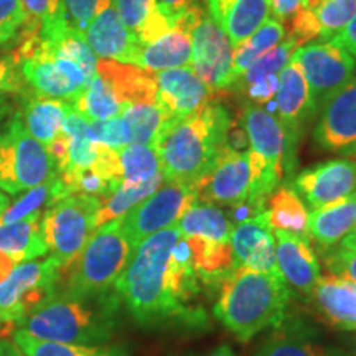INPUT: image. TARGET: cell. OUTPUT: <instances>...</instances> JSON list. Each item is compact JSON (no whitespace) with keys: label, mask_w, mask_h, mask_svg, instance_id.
Returning <instances> with one entry per match:
<instances>
[{"label":"cell","mask_w":356,"mask_h":356,"mask_svg":"<svg viewBox=\"0 0 356 356\" xmlns=\"http://www.w3.org/2000/svg\"><path fill=\"white\" fill-rule=\"evenodd\" d=\"M340 246L356 252V231H351V233L346 234L345 238L340 241Z\"/></svg>","instance_id":"55"},{"label":"cell","mask_w":356,"mask_h":356,"mask_svg":"<svg viewBox=\"0 0 356 356\" xmlns=\"http://www.w3.org/2000/svg\"><path fill=\"white\" fill-rule=\"evenodd\" d=\"M0 356H29L13 340H0Z\"/></svg>","instance_id":"54"},{"label":"cell","mask_w":356,"mask_h":356,"mask_svg":"<svg viewBox=\"0 0 356 356\" xmlns=\"http://www.w3.org/2000/svg\"><path fill=\"white\" fill-rule=\"evenodd\" d=\"M96 73L108 79L124 106L134 102H155L157 99V81L152 71L99 58Z\"/></svg>","instance_id":"24"},{"label":"cell","mask_w":356,"mask_h":356,"mask_svg":"<svg viewBox=\"0 0 356 356\" xmlns=\"http://www.w3.org/2000/svg\"><path fill=\"white\" fill-rule=\"evenodd\" d=\"M181 233L177 225L144 239L126 269L115 280L114 291L131 315L142 325H157L168 320H200L202 315L186 310L173 299L168 289V259Z\"/></svg>","instance_id":"1"},{"label":"cell","mask_w":356,"mask_h":356,"mask_svg":"<svg viewBox=\"0 0 356 356\" xmlns=\"http://www.w3.org/2000/svg\"><path fill=\"white\" fill-rule=\"evenodd\" d=\"M229 241L236 267L266 274L280 273L275 259L274 231L267 221L266 211L234 225Z\"/></svg>","instance_id":"18"},{"label":"cell","mask_w":356,"mask_h":356,"mask_svg":"<svg viewBox=\"0 0 356 356\" xmlns=\"http://www.w3.org/2000/svg\"><path fill=\"white\" fill-rule=\"evenodd\" d=\"M13 341L29 356H127L122 350L99 345H71L38 340L24 330H17Z\"/></svg>","instance_id":"38"},{"label":"cell","mask_w":356,"mask_h":356,"mask_svg":"<svg viewBox=\"0 0 356 356\" xmlns=\"http://www.w3.org/2000/svg\"><path fill=\"white\" fill-rule=\"evenodd\" d=\"M71 109L73 102L66 99L32 95L22 99L20 115L30 136L48 147L61 134L65 118Z\"/></svg>","instance_id":"25"},{"label":"cell","mask_w":356,"mask_h":356,"mask_svg":"<svg viewBox=\"0 0 356 356\" xmlns=\"http://www.w3.org/2000/svg\"><path fill=\"white\" fill-rule=\"evenodd\" d=\"M330 42L338 44V47H341L343 50L348 51L351 56L356 58V15L335 35V37L330 38Z\"/></svg>","instance_id":"51"},{"label":"cell","mask_w":356,"mask_h":356,"mask_svg":"<svg viewBox=\"0 0 356 356\" xmlns=\"http://www.w3.org/2000/svg\"><path fill=\"white\" fill-rule=\"evenodd\" d=\"M207 356H236V355H234V351H233V348H231V346L221 345L213 351H210V353H208Z\"/></svg>","instance_id":"56"},{"label":"cell","mask_w":356,"mask_h":356,"mask_svg":"<svg viewBox=\"0 0 356 356\" xmlns=\"http://www.w3.org/2000/svg\"><path fill=\"white\" fill-rule=\"evenodd\" d=\"M327 356H351V355L346 353L345 350L335 348V346H332V348L327 350Z\"/></svg>","instance_id":"58"},{"label":"cell","mask_w":356,"mask_h":356,"mask_svg":"<svg viewBox=\"0 0 356 356\" xmlns=\"http://www.w3.org/2000/svg\"><path fill=\"white\" fill-rule=\"evenodd\" d=\"M113 2L114 0H63L66 15H68L71 25L81 33H84V30L96 17V13Z\"/></svg>","instance_id":"46"},{"label":"cell","mask_w":356,"mask_h":356,"mask_svg":"<svg viewBox=\"0 0 356 356\" xmlns=\"http://www.w3.org/2000/svg\"><path fill=\"white\" fill-rule=\"evenodd\" d=\"M122 184H142L162 175L159 155L152 145H126L119 149Z\"/></svg>","instance_id":"39"},{"label":"cell","mask_w":356,"mask_h":356,"mask_svg":"<svg viewBox=\"0 0 356 356\" xmlns=\"http://www.w3.org/2000/svg\"><path fill=\"white\" fill-rule=\"evenodd\" d=\"M208 15L228 35L233 47L251 37L270 17L269 0H204Z\"/></svg>","instance_id":"22"},{"label":"cell","mask_w":356,"mask_h":356,"mask_svg":"<svg viewBox=\"0 0 356 356\" xmlns=\"http://www.w3.org/2000/svg\"><path fill=\"white\" fill-rule=\"evenodd\" d=\"M353 231H356V226H355V229H353Z\"/></svg>","instance_id":"60"},{"label":"cell","mask_w":356,"mask_h":356,"mask_svg":"<svg viewBox=\"0 0 356 356\" xmlns=\"http://www.w3.org/2000/svg\"><path fill=\"white\" fill-rule=\"evenodd\" d=\"M102 200L92 195L71 193L44 208L42 231L50 256L66 269L78 259L97 229Z\"/></svg>","instance_id":"7"},{"label":"cell","mask_w":356,"mask_h":356,"mask_svg":"<svg viewBox=\"0 0 356 356\" xmlns=\"http://www.w3.org/2000/svg\"><path fill=\"white\" fill-rule=\"evenodd\" d=\"M8 207H10V202H8V198L0 191V218L3 216V213L7 211Z\"/></svg>","instance_id":"57"},{"label":"cell","mask_w":356,"mask_h":356,"mask_svg":"<svg viewBox=\"0 0 356 356\" xmlns=\"http://www.w3.org/2000/svg\"><path fill=\"white\" fill-rule=\"evenodd\" d=\"M163 175H159L152 178V180L142 181V184H121L118 190L108 198L102 200L101 210L97 213V228L106 222L118 220L132 210L136 204L152 195L155 190L162 185Z\"/></svg>","instance_id":"36"},{"label":"cell","mask_w":356,"mask_h":356,"mask_svg":"<svg viewBox=\"0 0 356 356\" xmlns=\"http://www.w3.org/2000/svg\"><path fill=\"white\" fill-rule=\"evenodd\" d=\"M233 124L228 104L216 96L198 113L168 122L154 145L163 180L197 184L215 165Z\"/></svg>","instance_id":"2"},{"label":"cell","mask_w":356,"mask_h":356,"mask_svg":"<svg viewBox=\"0 0 356 356\" xmlns=\"http://www.w3.org/2000/svg\"><path fill=\"white\" fill-rule=\"evenodd\" d=\"M56 175L55 160L15 113L0 132V190L19 195Z\"/></svg>","instance_id":"8"},{"label":"cell","mask_w":356,"mask_h":356,"mask_svg":"<svg viewBox=\"0 0 356 356\" xmlns=\"http://www.w3.org/2000/svg\"><path fill=\"white\" fill-rule=\"evenodd\" d=\"M241 122L249 142L251 193L248 203L266 207L286 170V134L279 119L261 106L244 102Z\"/></svg>","instance_id":"6"},{"label":"cell","mask_w":356,"mask_h":356,"mask_svg":"<svg viewBox=\"0 0 356 356\" xmlns=\"http://www.w3.org/2000/svg\"><path fill=\"white\" fill-rule=\"evenodd\" d=\"M0 92H20L25 95V81L20 73L19 61L13 53L0 55Z\"/></svg>","instance_id":"49"},{"label":"cell","mask_w":356,"mask_h":356,"mask_svg":"<svg viewBox=\"0 0 356 356\" xmlns=\"http://www.w3.org/2000/svg\"><path fill=\"white\" fill-rule=\"evenodd\" d=\"M325 254V267H327L328 274L340 275L356 282V252L345 249L341 246H335L327 249Z\"/></svg>","instance_id":"47"},{"label":"cell","mask_w":356,"mask_h":356,"mask_svg":"<svg viewBox=\"0 0 356 356\" xmlns=\"http://www.w3.org/2000/svg\"><path fill=\"white\" fill-rule=\"evenodd\" d=\"M195 202H198L195 184L167 181L121 216L124 233L136 249L149 236L175 225Z\"/></svg>","instance_id":"10"},{"label":"cell","mask_w":356,"mask_h":356,"mask_svg":"<svg viewBox=\"0 0 356 356\" xmlns=\"http://www.w3.org/2000/svg\"><path fill=\"white\" fill-rule=\"evenodd\" d=\"M175 225L184 238H202L210 241H229L233 231V221L220 207L203 202L191 204Z\"/></svg>","instance_id":"31"},{"label":"cell","mask_w":356,"mask_h":356,"mask_svg":"<svg viewBox=\"0 0 356 356\" xmlns=\"http://www.w3.org/2000/svg\"><path fill=\"white\" fill-rule=\"evenodd\" d=\"M293 190L317 210L356 191V160L333 159L305 168L293 180Z\"/></svg>","instance_id":"16"},{"label":"cell","mask_w":356,"mask_h":356,"mask_svg":"<svg viewBox=\"0 0 356 356\" xmlns=\"http://www.w3.org/2000/svg\"><path fill=\"white\" fill-rule=\"evenodd\" d=\"M119 17L142 44L170 32V22L159 8L157 0H114Z\"/></svg>","instance_id":"30"},{"label":"cell","mask_w":356,"mask_h":356,"mask_svg":"<svg viewBox=\"0 0 356 356\" xmlns=\"http://www.w3.org/2000/svg\"><path fill=\"white\" fill-rule=\"evenodd\" d=\"M284 38L286 26L275 17H269L251 37L234 47V84L257 58L277 47Z\"/></svg>","instance_id":"35"},{"label":"cell","mask_w":356,"mask_h":356,"mask_svg":"<svg viewBox=\"0 0 356 356\" xmlns=\"http://www.w3.org/2000/svg\"><path fill=\"white\" fill-rule=\"evenodd\" d=\"M29 19H33L40 24L48 25L55 22L58 17L65 15L63 0H20Z\"/></svg>","instance_id":"48"},{"label":"cell","mask_w":356,"mask_h":356,"mask_svg":"<svg viewBox=\"0 0 356 356\" xmlns=\"http://www.w3.org/2000/svg\"><path fill=\"white\" fill-rule=\"evenodd\" d=\"M0 323H2V322H0ZM0 328H2V327H0Z\"/></svg>","instance_id":"61"},{"label":"cell","mask_w":356,"mask_h":356,"mask_svg":"<svg viewBox=\"0 0 356 356\" xmlns=\"http://www.w3.org/2000/svg\"><path fill=\"white\" fill-rule=\"evenodd\" d=\"M274 97L279 122L286 134V170L289 172L293 165V157L305 124L318 113V106L312 96L309 83L296 61L291 60L280 71Z\"/></svg>","instance_id":"13"},{"label":"cell","mask_w":356,"mask_h":356,"mask_svg":"<svg viewBox=\"0 0 356 356\" xmlns=\"http://www.w3.org/2000/svg\"><path fill=\"white\" fill-rule=\"evenodd\" d=\"M274 239L277 267L282 277L286 279L287 286L300 293L302 297L310 299L312 292L322 275L318 259L310 244V238L275 229Z\"/></svg>","instance_id":"20"},{"label":"cell","mask_w":356,"mask_h":356,"mask_svg":"<svg viewBox=\"0 0 356 356\" xmlns=\"http://www.w3.org/2000/svg\"><path fill=\"white\" fill-rule=\"evenodd\" d=\"M159 8L170 22L172 29H185L191 33L200 20L207 15L203 0H157Z\"/></svg>","instance_id":"42"},{"label":"cell","mask_w":356,"mask_h":356,"mask_svg":"<svg viewBox=\"0 0 356 356\" xmlns=\"http://www.w3.org/2000/svg\"><path fill=\"white\" fill-rule=\"evenodd\" d=\"M25 22L26 13L20 0H0V48L13 44Z\"/></svg>","instance_id":"43"},{"label":"cell","mask_w":356,"mask_h":356,"mask_svg":"<svg viewBox=\"0 0 356 356\" xmlns=\"http://www.w3.org/2000/svg\"><path fill=\"white\" fill-rule=\"evenodd\" d=\"M89 139L95 144L106 145L115 150L129 145L127 131L121 115L113 119H104V121L89 122Z\"/></svg>","instance_id":"44"},{"label":"cell","mask_w":356,"mask_h":356,"mask_svg":"<svg viewBox=\"0 0 356 356\" xmlns=\"http://www.w3.org/2000/svg\"><path fill=\"white\" fill-rule=\"evenodd\" d=\"M300 66L318 109L332 95L353 79L356 61L330 40L299 47L291 56Z\"/></svg>","instance_id":"12"},{"label":"cell","mask_w":356,"mask_h":356,"mask_svg":"<svg viewBox=\"0 0 356 356\" xmlns=\"http://www.w3.org/2000/svg\"><path fill=\"white\" fill-rule=\"evenodd\" d=\"M198 200L203 203L238 207L246 203L251 193V163L248 152H238L225 145L215 165L195 184Z\"/></svg>","instance_id":"14"},{"label":"cell","mask_w":356,"mask_h":356,"mask_svg":"<svg viewBox=\"0 0 356 356\" xmlns=\"http://www.w3.org/2000/svg\"><path fill=\"white\" fill-rule=\"evenodd\" d=\"M191 252V266L200 282L216 287L234 270V254L231 241H210L202 238H185Z\"/></svg>","instance_id":"28"},{"label":"cell","mask_w":356,"mask_h":356,"mask_svg":"<svg viewBox=\"0 0 356 356\" xmlns=\"http://www.w3.org/2000/svg\"><path fill=\"white\" fill-rule=\"evenodd\" d=\"M318 318L338 330L356 332V282L340 275H320L312 292Z\"/></svg>","instance_id":"21"},{"label":"cell","mask_w":356,"mask_h":356,"mask_svg":"<svg viewBox=\"0 0 356 356\" xmlns=\"http://www.w3.org/2000/svg\"><path fill=\"white\" fill-rule=\"evenodd\" d=\"M356 226V191L310 213L309 236L320 249L335 248Z\"/></svg>","instance_id":"23"},{"label":"cell","mask_w":356,"mask_h":356,"mask_svg":"<svg viewBox=\"0 0 356 356\" xmlns=\"http://www.w3.org/2000/svg\"><path fill=\"white\" fill-rule=\"evenodd\" d=\"M287 38H292L299 47L312 42V40L320 38V35H322V29H320V22L315 15V10L304 6V3L287 20Z\"/></svg>","instance_id":"45"},{"label":"cell","mask_w":356,"mask_h":356,"mask_svg":"<svg viewBox=\"0 0 356 356\" xmlns=\"http://www.w3.org/2000/svg\"><path fill=\"white\" fill-rule=\"evenodd\" d=\"M291 287L282 274L234 267L221 284L215 317L241 341H248L286 317Z\"/></svg>","instance_id":"4"},{"label":"cell","mask_w":356,"mask_h":356,"mask_svg":"<svg viewBox=\"0 0 356 356\" xmlns=\"http://www.w3.org/2000/svg\"><path fill=\"white\" fill-rule=\"evenodd\" d=\"M299 48V44L293 42L292 38L282 40L277 47H274L273 50H269L264 55L257 58V60L252 63L249 68L244 71V73L239 76L238 81L231 89H234V92L241 91L243 88L249 86V84L261 81V79H266L269 76H275V74H280V71L284 70L289 61H291V56L293 51Z\"/></svg>","instance_id":"40"},{"label":"cell","mask_w":356,"mask_h":356,"mask_svg":"<svg viewBox=\"0 0 356 356\" xmlns=\"http://www.w3.org/2000/svg\"><path fill=\"white\" fill-rule=\"evenodd\" d=\"M269 2L270 12H274L275 19L280 22H287L302 6V0H269Z\"/></svg>","instance_id":"52"},{"label":"cell","mask_w":356,"mask_h":356,"mask_svg":"<svg viewBox=\"0 0 356 356\" xmlns=\"http://www.w3.org/2000/svg\"><path fill=\"white\" fill-rule=\"evenodd\" d=\"M61 266L53 256L22 262L0 282V322L20 323L51 299L61 279Z\"/></svg>","instance_id":"9"},{"label":"cell","mask_w":356,"mask_h":356,"mask_svg":"<svg viewBox=\"0 0 356 356\" xmlns=\"http://www.w3.org/2000/svg\"><path fill=\"white\" fill-rule=\"evenodd\" d=\"M155 81H157L155 102L167 114L168 122L181 121L198 113L215 97L190 66L159 71L155 73Z\"/></svg>","instance_id":"17"},{"label":"cell","mask_w":356,"mask_h":356,"mask_svg":"<svg viewBox=\"0 0 356 356\" xmlns=\"http://www.w3.org/2000/svg\"><path fill=\"white\" fill-rule=\"evenodd\" d=\"M73 108L89 121H104L121 115L126 106L115 95L108 79L96 73L81 96L73 102Z\"/></svg>","instance_id":"34"},{"label":"cell","mask_w":356,"mask_h":356,"mask_svg":"<svg viewBox=\"0 0 356 356\" xmlns=\"http://www.w3.org/2000/svg\"><path fill=\"white\" fill-rule=\"evenodd\" d=\"M121 304L114 289L92 297L56 292L22 320L19 330L56 343L99 345L113 338Z\"/></svg>","instance_id":"3"},{"label":"cell","mask_w":356,"mask_h":356,"mask_svg":"<svg viewBox=\"0 0 356 356\" xmlns=\"http://www.w3.org/2000/svg\"><path fill=\"white\" fill-rule=\"evenodd\" d=\"M42 211L19 221L0 225V251L7 252L19 264L35 261L48 252L42 231Z\"/></svg>","instance_id":"27"},{"label":"cell","mask_w":356,"mask_h":356,"mask_svg":"<svg viewBox=\"0 0 356 356\" xmlns=\"http://www.w3.org/2000/svg\"><path fill=\"white\" fill-rule=\"evenodd\" d=\"M320 22V38L330 40L356 15V0H320L314 8Z\"/></svg>","instance_id":"41"},{"label":"cell","mask_w":356,"mask_h":356,"mask_svg":"<svg viewBox=\"0 0 356 356\" xmlns=\"http://www.w3.org/2000/svg\"><path fill=\"white\" fill-rule=\"evenodd\" d=\"M191 68L215 96L234 86V47L208 13L191 30Z\"/></svg>","instance_id":"11"},{"label":"cell","mask_w":356,"mask_h":356,"mask_svg":"<svg viewBox=\"0 0 356 356\" xmlns=\"http://www.w3.org/2000/svg\"><path fill=\"white\" fill-rule=\"evenodd\" d=\"M84 38L97 58L119 63L136 65L142 50V42L124 25L114 2L96 13L84 30Z\"/></svg>","instance_id":"19"},{"label":"cell","mask_w":356,"mask_h":356,"mask_svg":"<svg viewBox=\"0 0 356 356\" xmlns=\"http://www.w3.org/2000/svg\"><path fill=\"white\" fill-rule=\"evenodd\" d=\"M3 108H6V104H3V99L0 97V118H2V114H3Z\"/></svg>","instance_id":"59"},{"label":"cell","mask_w":356,"mask_h":356,"mask_svg":"<svg viewBox=\"0 0 356 356\" xmlns=\"http://www.w3.org/2000/svg\"><path fill=\"white\" fill-rule=\"evenodd\" d=\"M136 251L124 233L121 218L99 226L71 264L65 293L92 297L111 292Z\"/></svg>","instance_id":"5"},{"label":"cell","mask_w":356,"mask_h":356,"mask_svg":"<svg viewBox=\"0 0 356 356\" xmlns=\"http://www.w3.org/2000/svg\"><path fill=\"white\" fill-rule=\"evenodd\" d=\"M191 63V33L185 29H172L154 42L145 43L136 66L145 71L185 68Z\"/></svg>","instance_id":"26"},{"label":"cell","mask_w":356,"mask_h":356,"mask_svg":"<svg viewBox=\"0 0 356 356\" xmlns=\"http://www.w3.org/2000/svg\"><path fill=\"white\" fill-rule=\"evenodd\" d=\"M17 266H19V262L13 259V257L8 256L7 252L0 251V282L6 280L7 275L10 274Z\"/></svg>","instance_id":"53"},{"label":"cell","mask_w":356,"mask_h":356,"mask_svg":"<svg viewBox=\"0 0 356 356\" xmlns=\"http://www.w3.org/2000/svg\"><path fill=\"white\" fill-rule=\"evenodd\" d=\"M254 356H327V348L314 340L300 323L284 325L262 343Z\"/></svg>","instance_id":"32"},{"label":"cell","mask_w":356,"mask_h":356,"mask_svg":"<svg viewBox=\"0 0 356 356\" xmlns=\"http://www.w3.org/2000/svg\"><path fill=\"white\" fill-rule=\"evenodd\" d=\"M126 126L129 145H155L168 124L167 114L157 102H134L127 104L121 114Z\"/></svg>","instance_id":"33"},{"label":"cell","mask_w":356,"mask_h":356,"mask_svg":"<svg viewBox=\"0 0 356 356\" xmlns=\"http://www.w3.org/2000/svg\"><path fill=\"white\" fill-rule=\"evenodd\" d=\"M314 140L332 154L356 155V78L320 106Z\"/></svg>","instance_id":"15"},{"label":"cell","mask_w":356,"mask_h":356,"mask_svg":"<svg viewBox=\"0 0 356 356\" xmlns=\"http://www.w3.org/2000/svg\"><path fill=\"white\" fill-rule=\"evenodd\" d=\"M66 195L70 193L66 191L60 175L56 173V175L48 178L47 181H43L42 185H37L33 186V188L26 190L15 203L10 204V207L7 208V211L3 213V216L0 218V225H8V222L19 221L22 218H26L29 215H33V213L42 211L43 208L48 207V204L66 197Z\"/></svg>","instance_id":"37"},{"label":"cell","mask_w":356,"mask_h":356,"mask_svg":"<svg viewBox=\"0 0 356 356\" xmlns=\"http://www.w3.org/2000/svg\"><path fill=\"white\" fill-rule=\"evenodd\" d=\"M266 216L273 231L309 236V211L300 195L291 186H279L269 195L266 202Z\"/></svg>","instance_id":"29"},{"label":"cell","mask_w":356,"mask_h":356,"mask_svg":"<svg viewBox=\"0 0 356 356\" xmlns=\"http://www.w3.org/2000/svg\"><path fill=\"white\" fill-rule=\"evenodd\" d=\"M277 84H279V74L275 76H269L266 79H261V81L249 84V86L243 88L241 91H238L239 95L246 96L249 102L252 104L261 106V104H267L269 101H273V97L275 96V91H277Z\"/></svg>","instance_id":"50"}]
</instances>
